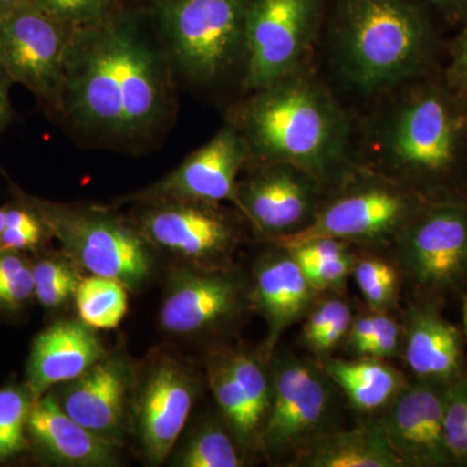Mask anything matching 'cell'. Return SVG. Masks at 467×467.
Instances as JSON below:
<instances>
[{
    "mask_svg": "<svg viewBox=\"0 0 467 467\" xmlns=\"http://www.w3.org/2000/svg\"><path fill=\"white\" fill-rule=\"evenodd\" d=\"M60 119L92 142L146 149L164 133L175 107L174 69L158 32L117 7L106 20L73 30Z\"/></svg>",
    "mask_w": 467,
    "mask_h": 467,
    "instance_id": "1",
    "label": "cell"
},
{
    "mask_svg": "<svg viewBox=\"0 0 467 467\" xmlns=\"http://www.w3.org/2000/svg\"><path fill=\"white\" fill-rule=\"evenodd\" d=\"M227 122L247 142L248 165L288 162L316 175L328 192L361 165L353 155L346 110L317 77L301 67L248 92L229 109Z\"/></svg>",
    "mask_w": 467,
    "mask_h": 467,
    "instance_id": "2",
    "label": "cell"
},
{
    "mask_svg": "<svg viewBox=\"0 0 467 467\" xmlns=\"http://www.w3.org/2000/svg\"><path fill=\"white\" fill-rule=\"evenodd\" d=\"M368 134V168L427 201L467 195V98L430 75L398 88Z\"/></svg>",
    "mask_w": 467,
    "mask_h": 467,
    "instance_id": "3",
    "label": "cell"
},
{
    "mask_svg": "<svg viewBox=\"0 0 467 467\" xmlns=\"http://www.w3.org/2000/svg\"><path fill=\"white\" fill-rule=\"evenodd\" d=\"M330 39L335 66L361 94H387L434 72L438 36L416 0H334Z\"/></svg>",
    "mask_w": 467,
    "mask_h": 467,
    "instance_id": "4",
    "label": "cell"
},
{
    "mask_svg": "<svg viewBox=\"0 0 467 467\" xmlns=\"http://www.w3.org/2000/svg\"><path fill=\"white\" fill-rule=\"evenodd\" d=\"M38 214L64 254L92 275L117 279L140 290L152 275L155 248L130 220L112 208L46 201L11 187Z\"/></svg>",
    "mask_w": 467,
    "mask_h": 467,
    "instance_id": "5",
    "label": "cell"
},
{
    "mask_svg": "<svg viewBox=\"0 0 467 467\" xmlns=\"http://www.w3.org/2000/svg\"><path fill=\"white\" fill-rule=\"evenodd\" d=\"M426 201L404 184L361 164L327 192L306 230L270 243L292 247L312 239L333 238L370 254L389 252Z\"/></svg>",
    "mask_w": 467,
    "mask_h": 467,
    "instance_id": "6",
    "label": "cell"
},
{
    "mask_svg": "<svg viewBox=\"0 0 467 467\" xmlns=\"http://www.w3.org/2000/svg\"><path fill=\"white\" fill-rule=\"evenodd\" d=\"M408 301L442 306L467 292V195L426 201L389 251Z\"/></svg>",
    "mask_w": 467,
    "mask_h": 467,
    "instance_id": "7",
    "label": "cell"
},
{
    "mask_svg": "<svg viewBox=\"0 0 467 467\" xmlns=\"http://www.w3.org/2000/svg\"><path fill=\"white\" fill-rule=\"evenodd\" d=\"M251 0H156L155 24L174 72L212 86L245 60Z\"/></svg>",
    "mask_w": 467,
    "mask_h": 467,
    "instance_id": "8",
    "label": "cell"
},
{
    "mask_svg": "<svg viewBox=\"0 0 467 467\" xmlns=\"http://www.w3.org/2000/svg\"><path fill=\"white\" fill-rule=\"evenodd\" d=\"M272 401L260 439L269 462L287 466L319 436L342 429L343 393L316 358L276 349L267 362Z\"/></svg>",
    "mask_w": 467,
    "mask_h": 467,
    "instance_id": "9",
    "label": "cell"
},
{
    "mask_svg": "<svg viewBox=\"0 0 467 467\" xmlns=\"http://www.w3.org/2000/svg\"><path fill=\"white\" fill-rule=\"evenodd\" d=\"M137 205L130 221L147 242L192 265L232 266L244 241L243 214L233 213L221 202L155 201Z\"/></svg>",
    "mask_w": 467,
    "mask_h": 467,
    "instance_id": "10",
    "label": "cell"
},
{
    "mask_svg": "<svg viewBox=\"0 0 467 467\" xmlns=\"http://www.w3.org/2000/svg\"><path fill=\"white\" fill-rule=\"evenodd\" d=\"M73 27L24 0L0 17V63L15 84L27 88L46 113L60 119L66 60Z\"/></svg>",
    "mask_w": 467,
    "mask_h": 467,
    "instance_id": "11",
    "label": "cell"
},
{
    "mask_svg": "<svg viewBox=\"0 0 467 467\" xmlns=\"http://www.w3.org/2000/svg\"><path fill=\"white\" fill-rule=\"evenodd\" d=\"M251 310V281L241 270L187 264L171 275L160 324L177 337L216 340L232 334Z\"/></svg>",
    "mask_w": 467,
    "mask_h": 467,
    "instance_id": "12",
    "label": "cell"
},
{
    "mask_svg": "<svg viewBox=\"0 0 467 467\" xmlns=\"http://www.w3.org/2000/svg\"><path fill=\"white\" fill-rule=\"evenodd\" d=\"M326 0H251L242 88L254 92L299 69L317 38Z\"/></svg>",
    "mask_w": 467,
    "mask_h": 467,
    "instance_id": "13",
    "label": "cell"
},
{
    "mask_svg": "<svg viewBox=\"0 0 467 467\" xmlns=\"http://www.w3.org/2000/svg\"><path fill=\"white\" fill-rule=\"evenodd\" d=\"M239 180L236 211L266 242L303 232L317 216L328 190L316 175L288 162L252 165Z\"/></svg>",
    "mask_w": 467,
    "mask_h": 467,
    "instance_id": "14",
    "label": "cell"
},
{
    "mask_svg": "<svg viewBox=\"0 0 467 467\" xmlns=\"http://www.w3.org/2000/svg\"><path fill=\"white\" fill-rule=\"evenodd\" d=\"M198 380L186 365L169 356L150 362L134 378L131 409L135 431L152 463H161L182 434L198 395Z\"/></svg>",
    "mask_w": 467,
    "mask_h": 467,
    "instance_id": "15",
    "label": "cell"
},
{
    "mask_svg": "<svg viewBox=\"0 0 467 467\" xmlns=\"http://www.w3.org/2000/svg\"><path fill=\"white\" fill-rule=\"evenodd\" d=\"M250 160L244 138L226 121L208 143L193 150L173 171L146 189L129 193L119 202H230L236 207L239 174Z\"/></svg>",
    "mask_w": 467,
    "mask_h": 467,
    "instance_id": "16",
    "label": "cell"
},
{
    "mask_svg": "<svg viewBox=\"0 0 467 467\" xmlns=\"http://www.w3.org/2000/svg\"><path fill=\"white\" fill-rule=\"evenodd\" d=\"M448 387L410 379L378 416L402 467H451L445 439Z\"/></svg>",
    "mask_w": 467,
    "mask_h": 467,
    "instance_id": "17",
    "label": "cell"
},
{
    "mask_svg": "<svg viewBox=\"0 0 467 467\" xmlns=\"http://www.w3.org/2000/svg\"><path fill=\"white\" fill-rule=\"evenodd\" d=\"M269 244L272 248L254 263L250 279L252 309L266 325L265 339L259 352L261 361L266 365L284 335L292 326L304 321L321 296L291 251L275 243Z\"/></svg>",
    "mask_w": 467,
    "mask_h": 467,
    "instance_id": "18",
    "label": "cell"
},
{
    "mask_svg": "<svg viewBox=\"0 0 467 467\" xmlns=\"http://www.w3.org/2000/svg\"><path fill=\"white\" fill-rule=\"evenodd\" d=\"M134 370L121 355L107 353L99 362L72 382L66 383L58 401L61 408L104 441L121 444Z\"/></svg>",
    "mask_w": 467,
    "mask_h": 467,
    "instance_id": "19",
    "label": "cell"
},
{
    "mask_svg": "<svg viewBox=\"0 0 467 467\" xmlns=\"http://www.w3.org/2000/svg\"><path fill=\"white\" fill-rule=\"evenodd\" d=\"M400 358L413 379L451 386L467 377L465 334L441 306L408 301L401 310Z\"/></svg>",
    "mask_w": 467,
    "mask_h": 467,
    "instance_id": "20",
    "label": "cell"
},
{
    "mask_svg": "<svg viewBox=\"0 0 467 467\" xmlns=\"http://www.w3.org/2000/svg\"><path fill=\"white\" fill-rule=\"evenodd\" d=\"M29 451L38 459L64 466L103 467L119 462V445L79 425L47 391L34 401L26 423Z\"/></svg>",
    "mask_w": 467,
    "mask_h": 467,
    "instance_id": "21",
    "label": "cell"
},
{
    "mask_svg": "<svg viewBox=\"0 0 467 467\" xmlns=\"http://www.w3.org/2000/svg\"><path fill=\"white\" fill-rule=\"evenodd\" d=\"M107 350L95 328L79 321H57L34 337L26 384L34 399L57 384L72 382L99 362Z\"/></svg>",
    "mask_w": 467,
    "mask_h": 467,
    "instance_id": "22",
    "label": "cell"
},
{
    "mask_svg": "<svg viewBox=\"0 0 467 467\" xmlns=\"http://www.w3.org/2000/svg\"><path fill=\"white\" fill-rule=\"evenodd\" d=\"M288 467H402L379 417H364L352 429L319 436Z\"/></svg>",
    "mask_w": 467,
    "mask_h": 467,
    "instance_id": "23",
    "label": "cell"
},
{
    "mask_svg": "<svg viewBox=\"0 0 467 467\" xmlns=\"http://www.w3.org/2000/svg\"><path fill=\"white\" fill-rule=\"evenodd\" d=\"M353 410L364 417H378L404 391L410 379L389 359L359 356L321 362Z\"/></svg>",
    "mask_w": 467,
    "mask_h": 467,
    "instance_id": "24",
    "label": "cell"
},
{
    "mask_svg": "<svg viewBox=\"0 0 467 467\" xmlns=\"http://www.w3.org/2000/svg\"><path fill=\"white\" fill-rule=\"evenodd\" d=\"M207 380L218 411L229 426L245 460L260 453L261 431L238 380L234 377L226 352L214 353L207 364Z\"/></svg>",
    "mask_w": 467,
    "mask_h": 467,
    "instance_id": "25",
    "label": "cell"
},
{
    "mask_svg": "<svg viewBox=\"0 0 467 467\" xmlns=\"http://www.w3.org/2000/svg\"><path fill=\"white\" fill-rule=\"evenodd\" d=\"M244 454L230 431L220 411L216 417H207L193 430L189 441L180 454L183 467H242Z\"/></svg>",
    "mask_w": 467,
    "mask_h": 467,
    "instance_id": "26",
    "label": "cell"
},
{
    "mask_svg": "<svg viewBox=\"0 0 467 467\" xmlns=\"http://www.w3.org/2000/svg\"><path fill=\"white\" fill-rule=\"evenodd\" d=\"M75 297L79 319L95 330L116 328L128 312L126 285L109 276L82 278Z\"/></svg>",
    "mask_w": 467,
    "mask_h": 467,
    "instance_id": "27",
    "label": "cell"
},
{
    "mask_svg": "<svg viewBox=\"0 0 467 467\" xmlns=\"http://www.w3.org/2000/svg\"><path fill=\"white\" fill-rule=\"evenodd\" d=\"M352 276L368 309L392 315L400 312L401 275L389 257L370 252L364 256L358 254Z\"/></svg>",
    "mask_w": 467,
    "mask_h": 467,
    "instance_id": "28",
    "label": "cell"
},
{
    "mask_svg": "<svg viewBox=\"0 0 467 467\" xmlns=\"http://www.w3.org/2000/svg\"><path fill=\"white\" fill-rule=\"evenodd\" d=\"M36 401L26 384H7L0 389V463L29 451L26 423Z\"/></svg>",
    "mask_w": 467,
    "mask_h": 467,
    "instance_id": "29",
    "label": "cell"
},
{
    "mask_svg": "<svg viewBox=\"0 0 467 467\" xmlns=\"http://www.w3.org/2000/svg\"><path fill=\"white\" fill-rule=\"evenodd\" d=\"M226 355L252 417L263 434L272 401V383L267 365L261 361L259 355H252L245 350H227Z\"/></svg>",
    "mask_w": 467,
    "mask_h": 467,
    "instance_id": "30",
    "label": "cell"
},
{
    "mask_svg": "<svg viewBox=\"0 0 467 467\" xmlns=\"http://www.w3.org/2000/svg\"><path fill=\"white\" fill-rule=\"evenodd\" d=\"M33 299V261L24 252L0 250V316L16 317Z\"/></svg>",
    "mask_w": 467,
    "mask_h": 467,
    "instance_id": "31",
    "label": "cell"
},
{
    "mask_svg": "<svg viewBox=\"0 0 467 467\" xmlns=\"http://www.w3.org/2000/svg\"><path fill=\"white\" fill-rule=\"evenodd\" d=\"M12 193V201L5 205V226L0 236V250L17 252H36L41 250L48 238L47 227L38 214L16 193Z\"/></svg>",
    "mask_w": 467,
    "mask_h": 467,
    "instance_id": "32",
    "label": "cell"
},
{
    "mask_svg": "<svg viewBox=\"0 0 467 467\" xmlns=\"http://www.w3.org/2000/svg\"><path fill=\"white\" fill-rule=\"evenodd\" d=\"M445 439L451 467H467V377L448 387Z\"/></svg>",
    "mask_w": 467,
    "mask_h": 467,
    "instance_id": "33",
    "label": "cell"
},
{
    "mask_svg": "<svg viewBox=\"0 0 467 467\" xmlns=\"http://www.w3.org/2000/svg\"><path fill=\"white\" fill-rule=\"evenodd\" d=\"M73 29L94 26L106 20L119 5L115 0H30Z\"/></svg>",
    "mask_w": 467,
    "mask_h": 467,
    "instance_id": "34",
    "label": "cell"
},
{
    "mask_svg": "<svg viewBox=\"0 0 467 467\" xmlns=\"http://www.w3.org/2000/svg\"><path fill=\"white\" fill-rule=\"evenodd\" d=\"M358 259V254L355 251L346 256L301 267L313 287L321 294L343 295Z\"/></svg>",
    "mask_w": 467,
    "mask_h": 467,
    "instance_id": "35",
    "label": "cell"
},
{
    "mask_svg": "<svg viewBox=\"0 0 467 467\" xmlns=\"http://www.w3.org/2000/svg\"><path fill=\"white\" fill-rule=\"evenodd\" d=\"M377 331L373 342L368 347L365 356L389 359L401 355L402 325L401 319L392 313L376 312Z\"/></svg>",
    "mask_w": 467,
    "mask_h": 467,
    "instance_id": "36",
    "label": "cell"
},
{
    "mask_svg": "<svg viewBox=\"0 0 467 467\" xmlns=\"http://www.w3.org/2000/svg\"><path fill=\"white\" fill-rule=\"evenodd\" d=\"M355 313H353L352 306L348 301L342 306V309L337 313L324 330V333L319 335L317 339L315 340L308 349L317 361L322 362L333 356L335 350L339 348L344 342H346L347 335L349 333L350 325H352Z\"/></svg>",
    "mask_w": 467,
    "mask_h": 467,
    "instance_id": "37",
    "label": "cell"
},
{
    "mask_svg": "<svg viewBox=\"0 0 467 467\" xmlns=\"http://www.w3.org/2000/svg\"><path fill=\"white\" fill-rule=\"evenodd\" d=\"M285 248L291 251L300 266L315 265L355 252V245L333 238L312 239Z\"/></svg>",
    "mask_w": 467,
    "mask_h": 467,
    "instance_id": "38",
    "label": "cell"
},
{
    "mask_svg": "<svg viewBox=\"0 0 467 467\" xmlns=\"http://www.w3.org/2000/svg\"><path fill=\"white\" fill-rule=\"evenodd\" d=\"M77 270L60 278L34 285V297L45 309L60 308L70 297L75 296L77 287L81 282Z\"/></svg>",
    "mask_w": 467,
    "mask_h": 467,
    "instance_id": "39",
    "label": "cell"
},
{
    "mask_svg": "<svg viewBox=\"0 0 467 467\" xmlns=\"http://www.w3.org/2000/svg\"><path fill=\"white\" fill-rule=\"evenodd\" d=\"M441 76L448 88L467 98V23L451 43L450 60Z\"/></svg>",
    "mask_w": 467,
    "mask_h": 467,
    "instance_id": "40",
    "label": "cell"
},
{
    "mask_svg": "<svg viewBox=\"0 0 467 467\" xmlns=\"http://www.w3.org/2000/svg\"><path fill=\"white\" fill-rule=\"evenodd\" d=\"M377 331L376 310L368 309L355 315L349 333L346 337L347 349L352 355L365 356L368 347L373 342Z\"/></svg>",
    "mask_w": 467,
    "mask_h": 467,
    "instance_id": "41",
    "label": "cell"
},
{
    "mask_svg": "<svg viewBox=\"0 0 467 467\" xmlns=\"http://www.w3.org/2000/svg\"><path fill=\"white\" fill-rule=\"evenodd\" d=\"M14 85H16L14 79L0 63V138L9 126L17 121V113L11 101V88Z\"/></svg>",
    "mask_w": 467,
    "mask_h": 467,
    "instance_id": "42",
    "label": "cell"
},
{
    "mask_svg": "<svg viewBox=\"0 0 467 467\" xmlns=\"http://www.w3.org/2000/svg\"><path fill=\"white\" fill-rule=\"evenodd\" d=\"M420 5L432 7L451 23H467V0H416Z\"/></svg>",
    "mask_w": 467,
    "mask_h": 467,
    "instance_id": "43",
    "label": "cell"
},
{
    "mask_svg": "<svg viewBox=\"0 0 467 467\" xmlns=\"http://www.w3.org/2000/svg\"><path fill=\"white\" fill-rule=\"evenodd\" d=\"M24 0H0V17L7 15L12 9L16 8Z\"/></svg>",
    "mask_w": 467,
    "mask_h": 467,
    "instance_id": "44",
    "label": "cell"
},
{
    "mask_svg": "<svg viewBox=\"0 0 467 467\" xmlns=\"http://www.w3.org/2000/svg\"><path fill=\"white\" fill-rule=\"evenodd\" d=\"M461 303H462V325H463V334H465V337L467 339V292L461 297Z\"/></svg>",
    "mask_w": 467,
    "mask_h": 467,
    "instance_id": "45",
    "label": "cell"
},
{
    "mask_svg": "<svg viewBox=\"0 0 467 467\" xmlns=\"http://www.w3.org/2000/svg\"><path fill=\"white\" fill-rule=\"evenodd\" d=\"M5 226V207H0V236H2L3 230Z\"/></svg>",
    "mask_w": 467,
    "mask_h": 467,
    "instance_id": "46",
    "label": "cell"
}]
</instances>
